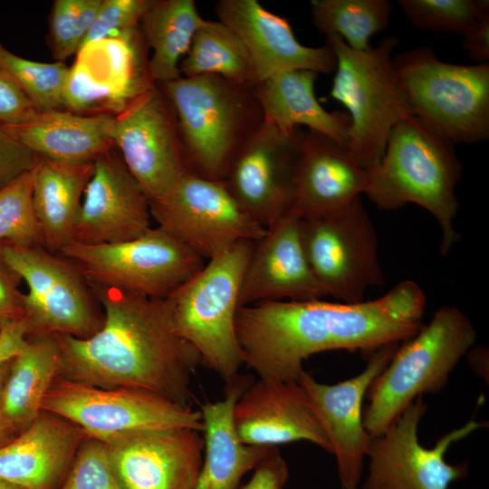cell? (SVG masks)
<instances>
[{
  "label": "cell",
  "mask_w": 489,
  "mask_h": 489,
  "mask_svg": "<svg viewBox=\"0 0 489 489\" xmlns=\"http://www.w3.org/2000/svg\"><path fill=\"white\" fill-rule=\"evenodd\" d=\"M426 295L406 280L383 296L356 303L319 300L239 307L235 332L244 363L262 379L299 381L302 362L326 350L378 349L412 338L423 326Z\"/></svg>",
  "instance_id": "cell-1"
},
{
  "label": "cell",
  "mask_w": 489,
  "mask_h": 489,
  "mask_svg": "<svg viewBox=\"0 0 489 489\" xmlns=\"http://www.w3.org/2000/svg\"><path fill=\"white\" fill-rule=\"evenodd\" d=\"M90 287L103 323L85 339L56 334L57 378L107 389H143L189 406L191 376L201 360L175 331L165 299Z\"/></svg>",
  "instance_id": "cell-2"
},
{
  "label": "cell",
  "mask_w": 489,
  "mask_h": 489,
  "mask_svg": "<svg viewBox=\"0 0 489 489\" xmlns=\"http://www.w3.org/2000/svg\"><path fill=\"white\" fill-rule=\"evenodd\" d=\"M461 173L454 145L409 116L392 129L365 195L383 210L409 203L427 210L439 225L440 252L446 254L460 238L453 222Z\"/></svg>",
  "instance_id": "cell-3"
},
{
  "label": "cell",
  "mask_w": 489,
  "mask_h": 489,
  "mask_svg": "<svg viewBox=\"0 0 489 489\" xmlns=\"http://www.w3.org/2000/svg\"><path fill=\"white\" fill-rule=\"evenodd\" d=\"M157 85L174 110L192 171L223 180L236 152L264 122L252 87L216 75Z\"/></svg>",
  "instance_id": "cell-4"
},
{
  "label": "cell",
  "mask_w": 489,
  "mask_h": 489,
  "mask_svg": "<svg viewBox=\"0 0 489 489\" xmlns=\"http://www.w3.org/2000/svg\"><path fill=\"white\" fill-rule=\"evenodd\" d=\"M253 244L236 243L210 258L165 299L177 334L197 350L201 364L226 383L239 375L244 363L235 317Z\"/></svg>",
  "instance_id": "cell-5"
},
{
  "label": "cell",
  "mask_w": 489,
  "mask_h": 489,
  "mask_svg": "<svg viewBox=\"0 0 489 489\" xmlns=\"http://www.w3.org/2000/svg\"><path fill=\"white\" fill-rule=\"evenodd\" d=\"M475 340L474 325L459 309L436 310L371 382L363 411L366 431L379 436L417 397L440 391Z\"/></svg>",
  "instance_id": "cell-6"
},
{
  "label": "cell",
  "mask_w": 489,
  "mask_h": 489,
  "mask_svg": "<svg viewBox=\"0 0 489 489\" xmlns=\"http://www.w3.org/2000/svg\"><path fill=\"white\" fill-rule=\"evenodd\" d=\"M325 38L336 58L330 95L347 109L350 120L346 147L370 171L379 164L392 129L413 116L392 64L398 39L388 36L356 51L337 34Z\"/></svg>",
  "instance_id": "cell-7"
},
{
  "label": "cell",
  "mask_w": 489,
  "mask_h": 489,
  "mask_svg": "<svg viewBox=\"0 0 489 489\" xmlns=\"http://www.w3.org/2000/svg\"><path fill=\"white\" fill-rule=\"evenodd\" d=\"M413 116L453 145L489 136V63L442 62L428 47L392 58Z\"/></svg>",
  "instance_id": "cell-8"
},
{
  "label": "cell",
  "mask_w": 489,
  "mask_h": 489,
  "mask_svg": "<svg viewBox=\"0 0 489 489\" xmlns=\"http://www.w3.org/2000/svg\"><path fill=\"white\" fill-rule=\"evenodd\" d=\"M71 260L90 286L164 300L205 264L204 259L159 227L116 244L72 241L59 253Z\"/></svg>",
  "instance_id": "cell-9"
},
{
  "label": "cell",
  "mask_w": 489,
  "mask_h": 489,
  "mask_svg": "<svg viewBox=\"0 0 489 489\" xmlns=\"http://www.w3.org/2000/svg\"><path fill=\"white\" fill-rule=\"evenodd\" d=\"M55 254L40 245L0 244V261L28 286L22 295L27 337L88 338L103 323L99 302L78 267Z\"/></svg>",
  "instance_id": "cell-10"
},
{
  "label": "cell",
  "mask_w": 489,
  "mask_h": 489,
  "mask_svg": "<svg viewBox=\"0 0 489 489\" xmlns=\"http://www.w3.org/2000/svg\"><path fill=\"white\" fill-rule=\"evenodd\" d=\"M299 230L309 266L328 295L360 302L368 288L383 283L376 229L360 197L335 211L301 217Z\"/></svg>",
  "instance_id": "cell-11"
},
{
  "label": "cell",
  "mask_w": 489,
  "mask_h": 489,
  "mask_svg": "<svg viewBox=\"0 0 489 489\" xmlns=\"http://www.w3.org/2000/svg\"><path fill=\"white\" fill-rule=\"evenodd\" d=\"M42 410L71 421L86 436L101 441L142 430H204L201 410L157 393L107 389L62 378H56L47 391Z\"/></svg>",
  "instance_id": "cell-12"
},
{
  "label": "cell",
  "mask_w": 489,
  "mask_h": 489,
  "mask_svg": "<svg viewBox=\"0 0 489 489\" xmlns=\"http://www.w3.org/2000/svg\"><path fill=\"white\" fill-rule=\"evenodd\" d=\"M108 132L149 202L167 197L193 172L174 110L157 84L111 115Z\"/></svg>",
  "instance_id": "cell-13"
},
{
  "label": "cell",
  "mask_w": 489,
  "mask_h": 489,
  "mask_svg": "<svg viewBox=\"0 0 489 489\" xmlns=\"http://www.w3.org/2000/svg\"><path fill=\"white\" fill-rule=\"evenodd\" d=\"M152 219L201 258L236 243L255 242L265 228L239 206L223 180L187 174L165 197L149 201Z\"/></svg>",
  "instance_id": "cell-14"
},
{
  "label": "cell",
  "mask_w": 489,
  "mask_h": 489,
  "mask_svg": "<svg viewBox=\"0 0 489 489\" xmlns=\"http://www.w3.org/2000/svg\"><path fill=\"white\" fill-rule=\"evenodd\" d=\"M427 408L422 396L417 397L382 434L371 438L368 474L361 489H448L453 482L467 475V463L449 464L445 455L455 442L484 427L485 422L472 418L427 448L417 436Z\"/></svg>",
  "instance_id": "cell-15"
},
{
  "label": "cell",
  "mask_w": 489,
  "mask_h": 489,
  "mask_svg": "<svg viewBox=\"0 0 489 489\" xmlns=\"http://www.w3.org/2000/svg\"><path fill=\"white\" fill-rule=\"evenodd\" d=\"M306 130L283 131L264 120L243 144L223 178L227 189L266 228L292 209L295 168Z\"/></svg>",
  "instance_id": "cell-16"
},
{
  "label": "cell",
  "mask_w": 489,
  "mask_h": 489,
  "mask_svg": "<svg viewBox=\"0 0 489 489\" xmlns=\"http://www.w3.org/2000/svg\"><path fill=\"white\" fill-rule=\"evenodd\" d=\"M399 343L385 345L369 356L360 374L328 385L303 371L299 382L309 394L337 463L340 489H359L372 436L363 425L362 404L374 380L388 366Z\"/></svg>",
  "instance_id": "cell-17"
},
{
  "label": "cell",
  "mask_w": 489,
  "mask_h": 489,
  "mask_svg": "<svg viewBox=\"0 0 489 489\" xmlns=\"http://www.w3.org/2000/svg\"><path fill=\"white\" fill-rule=\"evenodd\" d=\"M202 434L191 428L142 430L103 442L122 489H192L203 463Z\"/></svg>",
  "instance_id": "cell-18"
},
{
  "label": "cell",
  "mask_w": 489,
  "mask_h": 489,
  "mask_svg": "<svg viewBox=\"0 0 489 489\" xmlns=\"http://www.w3.org/2000/svg\"><path fill=\"white\" fill-rule=\"evenodd\" d=\"M73 241L116 244L137 238L151 228L149 200L115 148L93 160Z\"/></svg>",
  "instance_id": "cell-19"
},
{
  "label": "cell",
  "mask_w": 489,
  "mask_h": 489,
  "mask_svg": "<svg viewBox=\"0 0 489 489\" xmlns=\"http://www.w3.org/2000/svg\"><path fill=\"white\" fill-rule=\"evenodd\" d=\"M233 423L245 445L275 446L308 441L331 452L311 398L299 381L259 378L252 382L234 406Z\"/></svg>",
  "instance_id": "cell-20"
},
{
  "label": "cell",
  "mask_w": 489,
  "mask_h": 489,
  "mask_svg": "<svg viewBox=\"0 0 489 489\" xmlns=\"http://www.w3.org/2000/svg\"><path fill=\"white\" fill-rule=\"evenodd\" d=\"M300 218L298 213L289 210L254 242L241 283L240 307L328 296L307 262L300 237Z\"/></svg>",
  "instance_id": "cell-21"
},
{
  "label": "cell",
  "mask_w": 489,
  "mask_h": 489,
  "mask_svg": "<svg viewBox=\"0 0 489 489\" xmlns=\"http://www.w3.org/2000/svg\"><path fill=\"white\" fill-rule=\"evenodd\" d=\"M216 14L244 43L255 83L293 70L318 74L335 71V54L328 43L320 47L302 44L289 20L268 11L257 0H220Z\"/></svg>",
  "instance_id": "cell-22"
},
{
  "label": "cell",
  "mask_w": 489,
  "mask_h": 489,
  "mask_svg": "<svg viewBox=\"0 0 489 489\" xmlns=\"http://www.w3.org/2000/svg\"><path fill=\"white\" fill-rule=\"evenodd\" d=\"M85 436L71 421L42 410L0 447V480L18 489H59Z\"/></svg>",
  "instance_id": "cell-23"
},
{
  "label": "cell",
  "mask_w": 489,
  "mask_h": 489,
  "mask_svg": "<svg viewBox=\"0 0 489 489\" xmlns=\"http://www.w3.org/2000/svg\"><path fill=\"white\" fill-rule=\"evenodd\" d=\"M369 171L347 147L307 129L299 154L292 209L301 217L335 211L365 194Z\"/></svg>",
  "instance_id": "cell-24"
},
{
  "label": "cell",
  "mask_w": 489,
  "mask_h": 489,
  "mask_svg": "<svg viewBox=\"0 0 489 489\" xmlns=\"http://www.w3.org/2000/svg\"><path fill=\"white\" fill-rule=\"evenodd\" d=\"M252 382L251 378L238 375L226 383L222 400L202 405L204 457L192 489H237L243 476L266 455L270 446L242 443L234 427V406Z\"/></svg>",
  "instance_id": "cell-25"
},
{
  "label": "cell",
  "mask_w": 489,
  "mask_h": 489,
  "mask_svg": "<svg viewBox=\"0 0 489 489\" xmlns=\"http://www.w3.org/2000/svg\"><path fill=\"white\" fill-rule=\"evenodd\" d=\"M110 114L83 115L68 110L38 111L30 120L5 129L36 156L64 162H90L115 148Z\"/></svg>",
  "instance_id": "cell-26"
},
{
  "label": "cell",
  "mask_w": 489,
  "mask_h": 489,
  "mask_svg": "<svg viewBox=\"0 0 489 489\" xmlns=\"http://www.w3.org/2000/svg\"><path fill=\"white\" fill-rule=\"evenodd\" d=\"M94 164L64 162L37 156L32 173L33 202L43 247L58 254L73 241L86 187Z\"/></svg>",
  "instance_id": "cell-27"
},
{
  "label": "cell",
  "mask_w": 489,
  "mask_h": 489,
  "mask_svg": "<svg viewBox=\"0 0 489 489\" xmlns=\"http://www.w3.org/2000/svg\"><path fill=\"white\" fill-rule=\"evenodd\" d=\"M318 73L293 70L255 83L252 90L264 120L283 131L305 126L346 146L350 125L347 111H327L318 101L314 83Z\"/></svg>",
  "instance_id": "cell-28"
},
{
  "label": "cell",
  "mask_w": 489,
  "mask_h": 489,
  "mask_svg": "<svg viewBox=\"0 0 489 489\" xmlns=\"http://www.w3.org/2000/svg\"><path fill=\"white\" fill-rule=\"evenodd\" d=\"M56 335L30 337L12 360L0 393V413L23 431L42 411L43 398L58 376Z\"/></svg>",
  "instance_id": "cell-29"
},
{
  "label": "cell",
  "mask_w": 489,
  "mask_h": 489,
  "mask_svg": "<svg viewBox=\"0 0 489 489\" xmlns=\"http://www.w3.org/2000/svg\"><path fill=\"white\" fill-rule=\"evenodd\" d=\"M205 20L194 0H154L139 25L152 50L148 67L155 84L181 77L179 63Z\"/></svg>",
  "instance_id": "cell-30"
},
{
  "label": "cell",
  "mask_w": 489,
  "mask_h": 489,
  "mask_svg": "<svg viewBox=\"0 0 489 489\" xmlns=\"http://www.w3.org/2000/svg\"><path fill=\"white\" fill-rule=\"evenodd\" d=\"M181 76L216 75L252 87L254 72L248 51L230 27L205 20L179 63Z\"/></svg>",
  "instance_id": "cell-31"
},
{
  "label": "cell",
  "mask_w": 489,
  "mask_h": 489,
  "mask_svg": "<svg viewBox=\"0 0 489 489\" xmlns=\"http://www.w3.org/2000/svg\"><path fill=\"white\" fill-rule=\"evenodd\" d=\"M392 13L388 0H312V22L325 36L337 34L351 49L365 51L370 38L385 29Z\"/></svg>",
  "instance_id": "cell-32"
},
{
  "label": "cell",
  "mask_w": 489,
  "mask_h": 489,
  "mask_svg": "<svg viewBox=\"0 0 489 489\" xmlns=\"http://www.w3.org/2000/svg\"><path fill=\"white\" fill-rule=\"evenodd\" d=\"M0 67L38 111L62 110L70 68L64 62H41L18 56L0 42Z\"/></svg>",
  "instance_id": "cell-33"
},
{
  "label": "cell",
  "mask_w": 489,
  "mask_h": 489,
  "mask_svg": "<svg viewBox=\"0 0 489 489\" xmlns=\"http://www.w3.org/2000/svg\"><path fill=\"white\" fill-rule=\"evenodd\" d=\"M0 241L20 246H43L33 202L31 171L0 189Z\"/></svg>",
  "instance_id": "cell-34"
},
{
  "label": "cell",
  "mask_w": 489,
  "mask_h": 489,
  "mask_svg": "<svg viewBox=\"0 0 489 489\" xmlns=\"http://www.w3.org/2000/svg\"><path fill=\"white\" fill-rule=\"evenodd\" d=\"M398 3L416 27L462 35L489 12L487 0H398Z\"/></svg>",
  "instance_id": "cell-35"
},
{
  "label": "cell",
  "mask_w": 489,
  "mask_h": 489,
  "mask_svg": "<svg viewBox=\"0 0 489 489\" xmlns=\"http://www.w3.org/2000/svg\"><path fill=\"white\" fill-rule=\"evenodd\" d=\"M102 0H55L49 22V43L53 58L63 62L81 52L97 17Z\"/></svg>",
  "instance_id": "cell-36"
},
{
  "label": "cell",
  "mask_w": 489,
  "mask_h": 489,
  "mask_svg": "<svg viewBox=\"0 0 489 489\" xmlns=\"http://www.w3.org/2000/svg\"><path fill=\"white\" fill-rule=\"evenodd\" d=\"M59 489H122L103 441L85 436Z\"/></svg>",
  "instance_id": "cell-37"
},
{
  "label": "cell",
  "mask_w": 489,
  "mask_h": 489,
  "mask_svg": "<svg viewBox=\"0 0 489 489\" xmlns=\"http://www.w3.org/2000/svg\"><path fill=\"white\" fill-rule=\"evenodd\" d=\"M153 2L154 0H102L83 47L123 37L139 28Z\"/></svg>",
  "instance_id": "cell-38"
},
{
  "label": "cell",
  "mask_w": 489,
  "mask_h": 489,
  "mask_svg": "<svg viewBox=\"0 0 489 489\" xmlns=\"http://www.w3.org/2000/svg\"><path fill=\"white\" fill-rule=\"evenodd\" d=\"M37 156L14 139L0 124V189L31 171Z\"/></svg>",
  "instance_id": "cell-39"
},
{
  "label": "cell",
  "mask_w": 489,
  "mask_h": 489,
  "mask_svg": "<svg viewBox=\"0 0 489 489\" xmlns=\"http://www.w3.org/2000/svg\"><path fill=\"white\" fill-rule=\"evenodd\" d=\"M37 112L24 91L0 67V124L20 125L30 120Z\"/></svg>",
  "instance_id": "cell-40"
},
{
  "label": "cell",
  "mask_w": 489,
  "mask_h": 489,
  "mask_svg": "<svg viewBox=\"0 0 489 489\" xmlns=\"http://www.w3.org/2000/svg\"><path fill=\"white\" fill-rule=\"evenodd\" d=\"M253 471L250 480L237 489H283L290 476L288 465L275 446L269 447Z\"/></svg>",
  "instance_id": "cell-41"
},
{
  "label": "cell",
  "mask_w": 489,
  "mask_h": 489,
  "mask_svg": "<svg viewBox=\"0 0 489 489\" xmlns=\"http://www.w3.org/2000/svg\"><path fill=\"white\" fill-rule=\"evenodd\" d=\"M20 279L0 261V325L25 318L22 295L16 280Z\"/></svg>",
  "instance_id": "cell-42"
},
{
  "label": "cell",
  "mask_w": 489,
  "mask_h": 489,
  "mask_svg": "<svg viewBox=\"0 0 489 489\" xmlns=\"http://www.w3.org/2000/svg\"><path fill=\"white\" fill-rule=\"evenodd\" d=\"M463 49L477 63L489 61V12L481 15L463 34Z\"/></svg>",
  "instance_id": "cell-43"
},
{
  "label": "cell",
  "mask_w": 489,
  "mask_h": 489,
  "mask_svg": "<svg viewBox=\"0 0 489 489\" xmlns=\"http://www.w3.org/2000/svg\"><path fill=\"white\" fill-rule=\"evenodd\" d=\"M27 342V325L24 320L6 321L0 325V360H11Z\"/></svg>",
  "instance_id": "cell-44"
},
{
  "label": "cell",
  "mask_w": 489,
  "mask_h": 489,
  "mask_svg": "<svg viewBox=\"0 0 489 489\" xmlns=\"http://www.w3.org/2000/svg\"><path fill=\"white\" fill-rule=\"evenodd\" d=\"M469 362L478 375L485 378V368L488 369V350L484 347H479L469 350Z\"/></svg>",
  "instance_id": "cell-45"
},
{
  "label": "cell",
  "mask_w": 489,
  "mask_h": 489,
  "mask_svg": "<svg viewBox=\"0 0 489 489\" xmlns=\"http://www.w3.org/2000/svg\"><path fill=\"white\" fill-rule=\"evenodd\" d=\"M20 432L22 431L0 413V447L14 438Z\"/></svg>",
  "instance_id": "cell-46"
},
{
  "label": "cell",
  "mask_w": 489,
  "mask_h": 489,
  "mask_svg": "<svg viewBox=\"0 0 489 489\" xmlns=\"http://www.w3.org/2000/svg\"><path fill=\"white\" fill-rule=\"evenodd\" d=\"M11 360H0V393L8 374Z\"/></svg>",
  "instance_id": "cell-47"
},
{
  "label": "cell",
  "mask_w": 489,
  "mask_h": 489,
  "mask_svg": "<svg viewBox=\"0 0 489 489\" xmlns=\"http://www.w3.org/2000/svg\"><path fill=\"white\" fill-rule=\"evenodd\" d=\"M0 489H18V488L7 484L5 481L0 480Z\"/></svg>",
  "instance_id": "cell-48"
}]
</instances>
